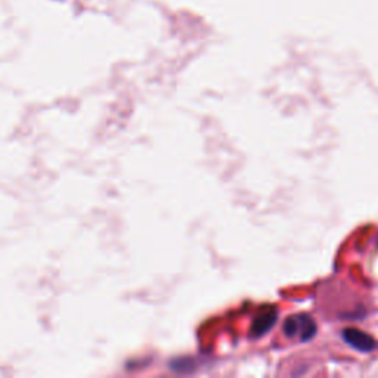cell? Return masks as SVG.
Returning a JSON list of instances; mask_svg holds the SVG:
<instances>
[{
  "label": "cell",
  "instance_id": "6da1fadb",
  "mask_svg": "<svg viewBox=\"0 0 378 378\" xmlns=\"http://www.w3.org/2000/svg\"><path fill=\"white\" fill-rule=\"evenodd\" d=\"M317 322L305 314L289 317L284 322L285 335L290 338H298L302 343L312 340L317 335Z\"/></svg>",
  "mask_w": 378,
  "mask_h": 378
},
{
  "label": "cell",
  "instance_id": "7a4b0ae2",
  "mask_svg": "<svg viewBox=\"0 0 378 378\" xmlns=\"http://www.w3.org/2000/svg\"><path fill=\"white\" fill-rule=\"evenodd\" d=\"M342 337L350 347L362 351V354H370V351L377 349V342L374 338L358 328H346L342 333Z\"/></svg>",
  "mask_w": 378,
  "mask_h": 378
},
{
  "label": "cell",
  "instance_id": "3957f363",
  "mask_svg": "<svg viewBox=\"0 0 378 378\" xmlns=\"http://www.w3.org/2000/svg\"><path fill=\"white\" fill-rule=\"evenodd\" d=\"M278 319V310L275 307H268L260 314L252 327V335L253 337H262L265 335L273 325H275Z\"/></svg>",
  "mask_w": 378,
  "mask_h": 378
}]
</instances>
